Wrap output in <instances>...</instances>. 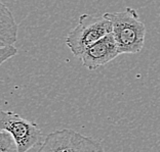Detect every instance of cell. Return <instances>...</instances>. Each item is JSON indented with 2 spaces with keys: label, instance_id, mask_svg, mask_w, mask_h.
I'll return each mask as SVG.
<instances>
[{
  "label": "cell",
  "instance_id": "obj_1",
  "mask_svg": "<svg viewBox=\"0 0 160 152\" xmlns=\"http://www.w3.org/2000/svg\"><path fill=\"white\" fill-rule=\"evenodd\" d=\"M113 27V34L120 54L142 51L146 37V26L136 9L126 7L123 12L105 13Z\"/></svg>",
  "mask_w": 160,
  "mask_h": 152
},
{
  "label": "cell",
  "instance_id": "obj_2",
  "mask_svg": "<svg viewBox=\"0 0 160 152\" xmlns=\"http://www.w3.org/2000/svg\"><path fill=\"white\" fill-rule=\"evenodd\" d=\"M113 27L110 20L104 14L99 16L81 14L78 24L66 37V44L74 56L80 55L105 36L112 33Z\"/></svg>",
  "mask_w": 160,
  "mask_h": 152
},
{
  "label": "cell",
  "instance_id": "obj_3",
  "mask_svg": "<svg viewBox=\"0 0 160 152\" xmlns=\"http://www.w3.org/2000/svg\"><path fill=\"white\" fill-rule=\"evenodd\" d=\"M0 131H5L12 136L19 152H28L41 145L45 139L37 124L23 118L13 111L2 110L0 113Z\"/></svg>",
  "mask_w": 160,
  "mask_h": 152
},
{
  "label": "cell",
  "instance_id": "obj_4",
  "mask_svg": "<svg viewBox=\"0 0 160 152\" xmlns=\"http://www.w3.org/2000/svg\"><path fill=\"white\" fill-rule=\"evenodd\" d=\"M103 146L89 137L70 129L57 130L45 136L36 152H94Z\"/></svg>",
  "mask_w": 160,
  "mask_h": 152
},
{
  "label": "cell",
  "instance_id": "obj_5",
  "mask_svg": "<svg viewBox=\"0 0 160 152\" xmlns=\"http://www.w3.org/2000/svg\"><path fill=\"white\" fill-rule=\"evenodd\" d=\"M118 47L113 34H109L94 44L90 45L81 55L80 59L83 67L89 71H96L110 62L119 55Z\"/></svg>",
  "mask_w": 160,
  "mask_h": 152
},
{
  "label": "cell",
  "instance_id": "obj_6",
  "mask_svg": "<svg viewBox=\"0 0 160 152\" xmlns=\"http://www.w3.org/2000/svg\"><path fill=\"white\" fill-rule=\"evenodd\" d=\"M0 6V46L13 45L18 38V25L7 6L3 3Z\"/></svg>",
  "mask_w": 160,
  "mask_h": 152
},
{
  "label": "cell",
  "instance_id": "obj_7",
  "mask_svg": "<svg viewBox=\"0 0 160 152\" xmlns=\"http://www.w3.org/2000/svg\"><path fill=\"white\" fill-rule=\"evenodd\" d=\"M0 152H19L12 136L5 131H0Z\"/></svg>",
  "mask_w": 160,
  "mask_h": 152
},
{
  "label": "cell",
  "instance_id": "obj_8",
  "mask_svg": "<svg viewBox=\"0 0 160 152\" xmlns=\"http://www.w3.org/2000/svg\"><path fill=\"white\" fill-rule=\"evenodd\" d=\"M18 53V49L13 45L0 46V64H2L6 59L12 58Z\"/></svg>",
  "mask_w": 160,
  "mask_h": 152
}]
</instances>
